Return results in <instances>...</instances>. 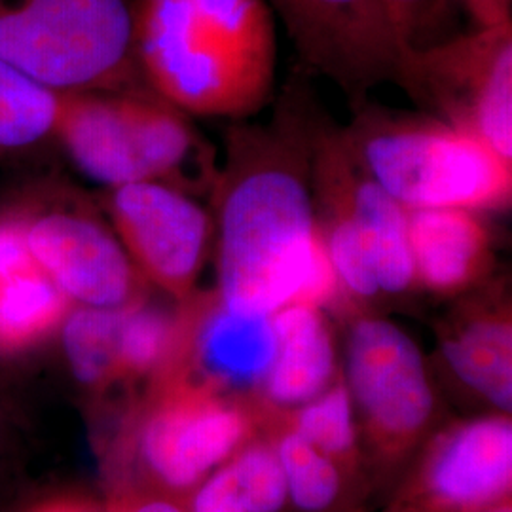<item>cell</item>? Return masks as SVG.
Returning a JSON list of instances; mask_svg holds the SVG:
<instances>
[{"label":"cell","instance_id":"cell-21","mask_svg":"<svg viewBox=\"0 0 512 512\" xmlns=\"http://www.w3.org/2000/svg\"><path fill=\"white\" fill-rule=\"evenodd\" d=\"M55 110L57 93L0 61V154L52 139Z\"/></svg>","mask_w":512,"mask_h":512},{"label":"cell","instance_id":"cell-16","mask_svg":"<svg viewBox=\"0 0 512 512\" xmlns=\"http://www.w3.org/2000/svg\"><path fill=\"white\" fill-rule=\"evenodd\" d=\"M118 93L145 181L169 184L192 196L194 190L215 184L219 167L215 169L188 114L152 90L122 88Z\"/></svg>","mask_w":512,"mask_h":512},{"label":"cell","instance_id":"cell-8","mask_svg":"<svg viewBox=\"0 0 512 512\" xmlns=\"http://www.w3.org/2000/svg\"><path fill=\"white\" fill-rule=\"evenodd\" d=\"M31 253L73 306L124 308L139 300V279L112 226L76 205L19 213Z\"/></svg>","mask_w":512,"mask_h":512},{"label":"cell","instance_id":"cell-30","mask_svg":"<svg viewBox=\"0 0 512 512\" xmlns=\"http://www.w3.org/2000/svg\"><path fill=\"white\" fill-rule=\"evenodd\" d=\"M129 512H183L179 511L175 505H171V503H165V501H148V503H143V505H139V507H135V509H131Z\"/></svg>","mask_w":512,"mask_h":512},{"label":"cell","instance_id":"cell-9","mask_svg":"<svg viewBox=\"0 0 512 512\" xmlns=\"http://www.w3.org/2000/svg\"><path fill=\"white\" fill-rule=\"evenodd\" d=\"M346 372L351 399L387 439L418 435L433 412V389L416 342L395 323L361 317L349 329Z\"/></svg>","mask_w":512,"mask_h":512},{"label":"cell","instance_id":"cell-13","mask_svg":"<svg viewBox=\"0 0 512 512\" xmlns=\"http://www.w3.org/2000/svg\"><path fill=\"white\" fill-rule=\"evenodd\" d=\"M179 353H188L203 376L217 384H262L275 357L272 315L232 310L217 296L196 306L190 317H179Z\"/></svg>","mask_w":512,"mask_h":512},{"label":"cell","instance_id":"cell-17","mask_svg":"<svg viewBox=\"0 0 512 512\" xmlns=\"http://www.w3.org/2000/svg\"><path fill=\"white\" fill-rule=\"evenodd\" d=\"M408 239L416 283L433 293L465 291L492 264V236L476 211H408Z\"/></svg>","mask_w":512,"mask_h":512},{"label":"cell","instance_id":"cell-3","mask_svg":"<svg viewBox=\"0 0 512 512\" xmlns=\"http://www.w3.org/2000/svg\"><path fill=\"white\" fill-rule=\"evenodd\" d=\"M366 173L408 211H501L511 205L512 160L437 116L365 114L342 133Z\"/></svg>","mask_w":512,"mask_h":512},{"label":"cell","instance_id":"cell-14","mask_svg":"<svg viewBox=\"0 0 512 512\" xmlns=\"http://www.w3.org/2000/svg\"><path fill=\"white\" fill-rule=\"evenodd\" d=\"M52 137L82 175L107 190L145 181L118 90L57 93Z\"/></svg>","mask_w":512,"mask_h":512},{"label":"cell","instance_id":"cell-4","mask_svg":"<svg viewBox=\"0 0 512 512\" xmlns=\"http://www.w3.org/2000/svg\"><path fill=\"white\" fill-rule=\"evenodd\" d=\"M0 61L55 93L129 88L133 0H0Z\"/></svg>","mask_w":512,"mask_h":512},{"label":"cell","instance_id":"cell-29","mask_svg":"<svg viewBox=\"0 0 512 512\" xmlns=\"http://www.w3.org/2000/svg\"><path fill=\"white\" fill-rule=\"evenodd\" d=\"M35 512H95L88 505L76 503V501H54L48 505H42Z\"/></svg>","mask_w":512,"mask_h":512},{"label":"cell","instance_id":"cell-10","mask_svg":"<svg viewBox=\"0 0 512 512\" xmlns=\"http://www.w3.org/2000/svg\"><path fill=\"white\" fill-rule=\"evenodd\" d=\"M311 186L315 209L346 217L365 239L382 293L403 294L416 285L408 209L359 165L342 133L311 141Z\"/></svg>","mask_w":512,"mask_h":512},{"label":"cell","instance_id":"cell-20","mask_svg":"<svg viewBox=\"0 0 512 512\" xmlns=\"http://www.w3.org/2000/svg\"><path fill=\"white\" fill-rule=\"evenodd\" d=\"M120 319L122 308L73 306L67 313L59 330L78 382L103 385L120 378Z\"/></svg>","mask_w":512,"mask_h":512},{"label":"cell","instance_id":"cell-18","mask_svg":"<svg viewBox=\"0 0 512 512\" xmlns=\"http://www.w3.org/2000/svg\"><path fill=\"white\" fill-rule=\"evenodd\" d=\"M275 357L264 380L268 397L281 406L310 403L330 384L336 349L321 310L291 304L272 315Z\"/></svg>","mask_w":512,"mask_h":512},{"label":"cell","instance_id":"cell-25","mask_svg":"<svg viewBox=\"0 0 512 512\" xmlns=\"http://www.w3.org/2000/svg\"><path fill=\"white\" fill-rule=\"evenodd\" d=\"M247 512H279L287 484L277 454L268 446H251L232 463Z\"/></svg>","mask_w":512,"mask_h":512},{"label":"cell","instance_id":"cell-26","mask_svg":"<svg viewBox=\"0 0 512 512\" xmlns=\"http://www.w3.org/2000/svg\"><path fill=\"white\" fill-rule=\"evenodd\" d=\"M404 52H416L452 35V0H385Z\"/></svg>","mask_w":512,"mask_h":512},{"label":"cell","instance_id":"cell-5","mask_svg":"<svg viewBox=\"0 0 512 512\" xmlns=\"http://www.w3.org/2000/svg\"><path fill=\"white\" fill-rule=\"evenodd\" d=\"M397 84L512 160V21L404 52Z\"/></svg>","mask_w":512,"mask_h":512},{"label":"cell","instance_id":"cell-6","mask_svg":"<svg viewBox=\"0 0 512 512\" xmlns=\"http://www.w3.org/2000/svg\"><path fill=\"white\" fill-rule=\"evenodd\" d=\"M302 61L351 99L397 82L403 44L385 0H266Z\"/></svg>","mask_w":512,"mask_h":512},{"label":"cell","instance_id":"cell-12","mask_svg":"<svg viewBox=\"0 0 512 512\" xmlns=\"http://www.w3.org/2000/svg\"><path fill=\"white\" fill-rule=\"evenodd\" d=\"M512 423L484 418L459 425L435 446L425 488L442 509L476 512L511 492Z\"/></svg>","mask_w":512,"mask_h":512},{"label":"cell","instance_id":"cell-1","mask_svg":"<svg viewBox=\"0 0 512 512\" xmlns=\"http://www.w3.org/2000/svg\"><path fill=\"white\" fill-rule=\"evenodd\" d=\"M215 194L217 296L228 308L274 315L338 300L342 287L313 198L311 147L293 133L249 131L234 141Z\"/></svg>","mask_w":512,"mask_h":512},{"label":"cell","instance_id":"cell-31","mask_svg":"<svg viewBox=\"0 0 512 512\" xmlns=\"http://www.w3.org/2000/svg\"><path fill=\"white\" fill-rule=\"evenodd\" d=\"M484 512H512L511 501H509V499H507V503H505V499H503V501H497L494 505L486 507V511Z\"/></svg>","mask_w":512,"mask_h":512},{"label":"cell","instance_id":"cell-11","mask_svg":"<svg viewBox=\"0 0 512 512\" xmlns=\"http://www.w3.org/2000/svg\"><path fill=\"white\" fill-rule=\"evenodd\" d=\"M247 433L243 414L200 391L167 393L141 429V456L167 486L186 488L228 458Z\"/></svg>","mask_w":512,"mask_h":512},{"label":"cell","instance_id":"cell-7","mask_svg":"<svg viewBox=\"0 0 512 512\" xmlns=\"http://www.w3.org/2000/svg\"><path fill=\"white\" fill-rule=\"evenodd\" d=\"M109 224L137 274L186 300L202 272L213 219L175 186L139 181L109 190Z\"/></svg>","mask_w":512,"mask_h":512},{"label":"cell","instance_id":"cell-22","mask_svg":"<svg viewBox=\"0 0 512 512\" xmlns=\"http://www.w3.org/2000/svg\"><path fill=\"white\" fill-rule=\"evenodd\" d=\"M179 340V317L141 298L122 308L120 378L145 376L171 365Z\"/></svg>","mask_w":512,"mask_h":512},{"label":"cell","instance_id":"cell-15","mask_svg":"<svg viewBox=\"0 0 512 512\" xmlns=\"http://www.w3.org/2000/svg\"><path fill=\"white\" fill-rule=\"evenodd\" d=\"M71 300L44 274L19 213L0 217V353H19L61 329Z\"/></svg>","mask_w":512,"mask_h":512},{"label":"cell","instance_id":"cell-23","mask_svg":"<svg viewBox=\"0 0 512 512\" xmlns=\"http://www.w3.org/2000/svg\"><path fill=\"white\" fill-rule=\"evenodd\" d=\"M275 454L294 505L304 512L329 509L340 492V475L329 456L294 431L281 439Z\"/></svg>","mask_w":512,"mask_h":512},{"label":"cell","instance_id":"cell-19","mask_svg":"<svg viewBox=\"0 0 512 512\" xmlns=\"http://www.w3.org/2000/svg\"><path fill=\"white\" fill-rule=\"evenodd\" d=\"M440 351L459 378L503 412L512 408V325L505 310L478 311L440 338Z\"/></svg>","mask_w":512,"mask_h":512},{"label":"cell","instance_id":"cell-27","mask_svg":"<svg viewBox=\"0 0 512 512\" xmlns=\"http://www.w3.org/2000/svg\"><path fill=\"white\" fill-rule=\"evenodd\" d=\"M194 512H247L232 463L203 484L194 499Z\"/></svg>","mask_w":512,"mask_h":512},{"label":"cell","instance_id":"cell-28","mask_svg":"<svg viewBox=\"0 0 512 512\" xmlns=\"http://www.w3.org/2000/svg\"><path fill=\"white\" fill-rule=\"evenodd\" d=\"M475 21V27H492L512 21V0H458Z\"/></svg>","mask_w":512,"mask_h":512},{"label":"cell","instance_id":"cell-2","mask_svg":"<svg viewBox=\"0 0 512 512\" xmlns=\"http://www.w3.org/2000/svg\"><path fill=\"white\" fill-rule=\"evenodd\" d=\"M133 46L148 88L188 116H251L274 92L266 0H133Z\"/></svg>","mask_w":512,"mask_h":512},{"label":"cell","instance_id":"cell-24","mask_svg":"<svg viewBox=\"0 0 512 512\" xmlns=\"http://www.w3.org/2000/svg\"><path fill=\"white\" fill-rule=\"evenodd\" d=\"M351 401L348 385L325 389L300 410L294 433L327 456L348 454L355 444Z\"/></svg>","mask_w":512,"mask_h":512}]
</instances>
